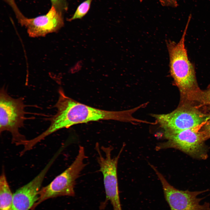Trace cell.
<instances>
[{
	"label": "cell",
	"mask_w": 210,
	"mask_h": 210,
	"mask_svg": "<svg viewBox=\"0 0 210 210\" xmlns=\"http://www.w3.org/2000/svg\"><path fill=\"white\" fill-rule=\"evenodd\" d=\"M58 100L53 107L57 112L49 118L50 125L39 135L43 139L52 133L75 125L100 120H115L134 124L137 119L133 114L135 108L119 111H106L94 108L78 102L66 96L63 89L58 90Z\"/></svg>",
	"instance_id": "6da1fadb"
},
{
	"label": "cell",
	"mask_w": 210,
	"mask_h": 210,
	"mask_svg": "<svg viewBox=\"0 0 210 210\" xmlns=\"http://www.w3.org/2000/svg\"><path fill=\"white\" fill-rule=\"evenodd\" d=\"M190 18H189L180 41H169L167 46L169 57L170 72L182 99L191 101L200 91L194 65L189 60L185 41Z\"/></svg>",
	"instance_id": "7a4b0ae2"
},
{
	"label": "cell",
	"mask_w": 210,
	"mask_h": 210,
	"mask_svg": "<svg viewBox=\"0 0 210 210\" xmlns=\"http://www.w3.org/2000/svg\"><path fill=\"white\" fill-rule=\"evenodd\" d=\"M86 158L84 148L80 146L78 154L73 162L48 185L41 189L38 199L30 210H34L48 199L61 196H74L76 180L86 166L83 161Z\"/></svg>",
	"instance_id": "3957f363"
},
{
	"label": "cell",
	"mask_w": 210,
	"mask_h": 210,
	"mask_svg": "<svg viewBox=\"0 0 210 210\" xmlns=\"http://www.w3.org/2000/svg\"><path fill=\"white\" fill-rule=\"evenodd\" d=\"M26 105L23 98H14L10 95L4 87L0 91V132H9L12 136V142L20 145L26 140L19 132L26 119L25 111Z\"/></svg>",
	"instance_id": "277c9868"
},
{
	"label": "cell",
	"mask_w": 210,
	"mask_h": 210,
	"mask_svg": "<svg viewBox=\"0 0 210 210\" xmlns=\"http://www.w3.org/2000/svg\"><path fill=\"white\" fill-rule=\"evenodd\" d=\"M164 131V134L202 127L210 119V114L204 113L196 107L183 105L167 114H152Z\"/></svg>",
	"instance_id": "5b68a950"
},
{
	"label": "cell",
	"mask_w": 210,
	"mask_h": 210,
	"mask_svg": "<svg viewBox=\"0 0 210 210\" xmlns=\"http://www.w3.org/2000/svg\"><path fill=\"white\" fill-rule=\"evenodd\" d=\"M202 127L164 134L168 141L159 147L176 148L194 158L205 159L208 157V148L204 143L206 138L201 130Z\"/></svg>",
	"instance_id": "8992f818"
},
{
	"label": "cell",
	"mask_w": 210,
	"mask_h": 210,
	"mask_svg": "<svg viewBox=\"0 0 210 210\" xmlns=\"http://www.w3.org/2000/svg\"><path fill=\"white\" fill-rule=\"evenodd\" d=\"M160 179L162 186L165 198L170 210H210V204L205 202L201 204L204 197L198 196L210 190L190 191L182 190L172 186L155 168L150 165Z\"/></svg>",
	"instance_id": "52a82bcc"
},
{
	"label": "cell",
	"mask_w": 210,
	"mask_h": 210,
	"mask_svg": "<svg viewBox=\"0 0 210 210\" xmlns=\"http://www.w3.org/2000/svg\"><path fill=\"white\" fill-rule=\"evenodd\" d=\"M18 21L27 28L29 36L32 37L43 36L55 32L64 24L62 13L52 6L45 15L29 18L24 16Z\"/></svg>",
	"instance_id": "ba28073f"
},
{
	"label": "cell",
	"mask_w": 210,
	"mask_h": 210,
	"mask_svg": "<svg viewBox=\"0 0 210 210\" xmlns=\"http://www.w3.org/2000/svg\"><path fill=\"white\" fill-rule=\"evenodd\" d=\"M52 164L49 162L33 179L17 190L13 194L10 210L31 209L38 199L41 184Z\"/></svg>",
	"instance_id": "9c48e42d"
},
{
	"label": "cell",
	"mask_w": 210,
	"mask_h": 210,
	"mask_svg": "<svg viewBox=\"0 0 210 210\" xmlns=\"http://www.w3.org/2000/svg\"><path fill=\"white\" fill-rule=\"evenodd\" d=\"M13 196L3 169L0 177V210H11Z\"/></svg>",
	"instance_id": "30bf717a"
},
{
	"label": "cell",
	"mask_w": 210,
	"mask_h": 210,
	"mask_svg": "<svg viewBox=\"0 0 210 210\" xmlns=\"http://www.w3.org/2000/svg\"><path fill=\"white\" fill-rule=\"evenodd\" d=\"M92 0H86L80 4L71 17L69 19L71 21L83 18L88 12Z\"/></svg>",
	"instance_id": "8fae6325"
},
{
	"label": "cell",
	"mask_w": 210,
	"mask_h": 210,
	"mask_svg": "<svg viewBox=\"0 0 210 210\" xmlns=\"http://www.w3.org/2000/svg\"><path fill=\"white\" fill-rule=\"evenodd\" d=\"M194 101L199 102L202 106H208L210 107V86L205 91L201 90Z\"/></svg>",
	"instance_id": "7c38bea8"
},
{
	"label": "cell",
	"mask_w": 210,
	"mask_h": 210,
	"mask_svg": "<svg viewBox=\"0 0 210 210\" xmlns=\"http://www.w3.org/2000/svg\"><path fill=\"white\" fill-rule=\"evenodd\" d=\"M51 6H54L59 11L62 12L66 10L67 6L66 0H50Z\"/></svg>",
	"instance_id": "4fadbf2b"
},
{
	"label": "cell",
	"mask_w": 210,
	"mask_h": 210,
	"mask_svg": "<svg viewBox=\"0 0 210 210\" xmlns=\"http://www.w3.org/2000/svg\"><path fill=\"white\" fill-rule=\"evenodd\" d=\"M4 0L11 8L18 20L24 16L17 6L15 0Z\"/></svg>",
	"instance_id": "5bb4252c"
},
{
	"label": "cell",
	"mask_w": 210,
	"mask_h": 210,
	"mask_svg": "<svg viewBox=\"0 0 210 210\" xmlns=\"http://www.w3.org/2000/svg\"><path fill=\"white\" fill-rule=\"evenodd\" d=\"M201 129L206 140L210 138V119L202 126Z\"/></svg>",
	"instance_id": "9a60e30c"
},
{
	"label": "cell",
	"mask_w": 210,
	"mask_h": 210,
	"mask_svg": "<svg viewBox=\"0 0 210 210\" xmlns=\"http://www.w3.org/2000/svg\"><path fill=\"white\" fill-rule=\"evenodd\" d=\"M178 0H160L161 5L164 6L177 7L178 5Z\"/></svg>",
	"instance_id": "2e32d148"
},
{
	"label": "cell",
	"mask_w": 210,
	"mask_h": 210,
	"mask_svg": "<svg viewBox=\"0 0 210 210\" xmlns=\"http://www.w3.org/2000/svg\"><path fill=\"white\" fill-rule=\"evenodd\" d=\"M140 0V1H143V0Z\"/></svg>",
	"instance_id": "e0dca14e"
}]
</instances>
